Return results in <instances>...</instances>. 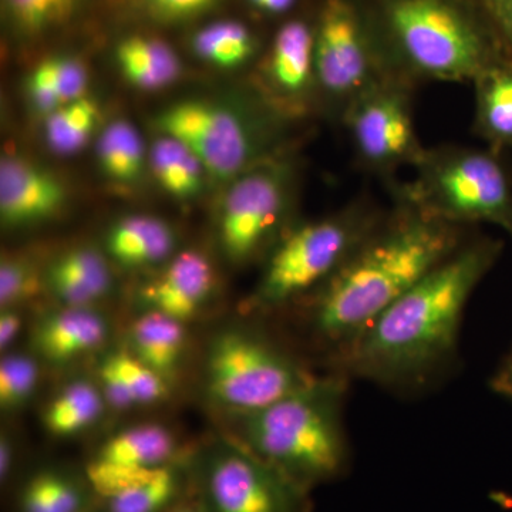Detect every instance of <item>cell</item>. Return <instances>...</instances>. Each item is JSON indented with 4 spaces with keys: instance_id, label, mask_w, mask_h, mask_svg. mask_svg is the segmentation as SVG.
I'll return each mask as SVG.
<instances>
[{
    "instance_id": "5b68a950",
    "label": "cell",
    "mask_w": 512,
    "mask_h": 512,
    "mask_svg": "<svg viewBox=\"0 0 512 512\" xmlns=\"http://www.w3.org/2000/svg\"><path fill=\"white\" fill-rule=\"evenodd\" d=\"M376 227L373 218L348 211L292 229L269 256L249 311L266 315L311 298Z\"/></svg>"
},
{
    "instance_id": "836d02e7",
    "label": "cell",
    "mask_w": 512,
    "mask_h": 512,
    "mask_svg": "<svg viewBox=\"0 0 512 512\" xmlns=\"http://www.w3.org/2000/svg\"><path fill=\"white\" fill-rule=\"evenodd\" d=\"M49 60L63 106L86 97L89 76L84 64L72 56H55Z\"/></svg>"
},
{
    "instance_id": "9c48e42d",
    "label": "cell",
    "mask_w": 512,
    "mask_h": 512,
    "mask_svg": "<svg viewBox=\"0 0 512 512\" xmlns=\"http://www.w3.org/2000/svg\"><path fill=\"white\" fill-rule=\"evenodd\" d=\"M156 127L187 147L217 180H237L261 150V136L248 117L211 101L175 103L158 114Z\"/></svg>"
},
{
    "instance_id": "52a82bcc",
    "label": "cell",
    "mask_w": 512,
    "mask_h": 512,
    "mask_svg": "<svg viewBox=\"0 0 512 512\" xmlns=\"http://www.w3.org/2000/svg\"><path fill=\"white\" fill-rule=\"evenodd\" d=\"M389 22L419 72L444 80H477L495 60L476 25L447 0H394Z\"/></svg>"
},
{
    "instance_id": "e575fe53",
    "label": "cell",
    "mask_w": 512,
    "mask_h": 512,
    "mask_svg": "<svg viewBox=\"0 0 512 512\" xmlns=\"http://www.w3.org/2000/svg\"><path fill=\"white\" fill-rule=\"evenodd\" d=\"M28 90L33 107L43 116H50L63 107L49 59L37 64L35 70L30 73Z\"/></svg>"
},
{
    "instance_id": "7a4b0ae2",
    "label": "cell",
    "mask_w": 512,
    "mask_h": 512,
    "mask_svg": "<svg viewBox=\"0 0 512 512\" xmlns=\"http://www.w3.org/2000/svg\"><path fill=\"white\" fill-rule=\"evenodd\" d=\"M461 227L419 208L377 224L348 262L302 302L303 326L325 372L373 322L461 245Z\"/></svg>"
},
{
    "instance_id": "ffe728a7",
    "label": "cell",
    "mask_w": 512,
    "mask_h": 512,
    "mask_svg": "<svg viewBox=\"0 0 512 512\" xmlns=\"http://www.w3.org/2000/svg\"><path fill=\"white\" fill-rule=\"evenodd\" d=\"M177 235L167 222L148 215H131L107 232L111 259L126 268H148L173 258Z\"/></svg>"
},
{
    "instance_id": "44dd1931",
    "label": "cell",
    "mask_w": 512,
    "mask_h": 512,
    "mask_svg": "<svg viewBox=\"0 0 512 512\" xmlns=\"http://www.w3.org/2000/svg\"><path fill=\"white\" fill-rule=\"evenodd\" d=\"M185 323L158 312H141L128 330V349L168 383L183 365Z\"/></svg>"
},
{
    "instance_id": "b9f144b4",
    "label": "cell",
    "mask_w": 512,
    "mask_h": 512,
    "mask_svg": "<svg viewBox=\"0 0 512 512\" xmlns=\"http://www.w3.org/2000/svg\"><path fill=\"white\" fill-rule=\"evenodd\" d=\"M295 0H265L264 10L272 13H282L293 5Z\"/></svg>"
},
{
    "instance_id": "8992f818",
    "label": "cell",
    "mask_w": 512,
    "mask_h": 512,
    "mask_svg": "<svg viewBox=\"0 0 512 512\" xmlns=\"http://www.w3.org/2000/svg\"><path fill=\"white\" fill-rule=\"evenodd\" d=\"M414 207L450 224H493L512 238V184L497 156L461 150L424 158Z\"/></svg>"
},
{
    "instance_id": "4dcf8cb0",
    "label": "cell",
    "mask_w": 512,
    "mask_h": 512,
    "mask_svg": "<svg viewBox=\"0 0 512 512\" xmlns=\"http://www.w3.org/2000/svg\"><path fill=\"white\" fill-rule=\"evenodd\" d=\"M40 380L36 357L26 353H8L0 360V409L18 412L32 400Z\"/></svg>"
},
{
    "instance_id": "60d3db41",
    "label": "cell",
    "mask_w": 512,
    "mask_h": 512,
    "mask_svg": "<svg viewBox=\"0 0 512 512\" xmlns=\"http://www.w3.org/2000/svg\"><path fill=\"white\" fill-rule=\"evenodd\" d=\"M168 512H205V510L200 498H190V500L184 498Z\"/></svg>"
},
{
    "instance_id": "ee69618b",
    "label": "cell",
    "mask_w": 512,
    "mask_h": 512,
    "mask_svg": "<svg viewBox=\"0 0 512 512\" xmlns=\"http://www.w3.org/2000/svg\"><path fill=\"white\" fill-rule=\"evenodd\" d=\"M249 2H251L252 5H255L256 8H259V9L264 8L265 0H249Z\"/></svg>"
},
{
    "instance_id": "30bf717a",
    "label": "cell",
    "mask_w": 512,
    "mask_h": 512,
    "mask_svg": "<svg viewBox=\"0 0 512 512\" xmlns=\"http://www.w3.org/2000/svg\"><path fill=\"white\" fill-rule=\"evenodd\" d=\"M284 165H259L239 175L222 202L218 235L232 264L254 258L281 227L288 200Z\"/></svg>"
},
{
    "instance_id": "1f68e13d",
    "label": "cell",
    "mask_w": 512,
    "mask_h": 512,
    "mask_svg": "<svg viewBox=\"0 0 512 512\" xmlns=\"http://www.w3.org/2000/svg\"><path fill=\"white\" fill-rule=\"evenodd\" d=\"M10 19L28 35L62 25L73 15L77 0H3Z\"/></svg>"
},
{
    "instance_id": "ac0fdd59",
    "label": "cell",
    "mask_w": 512,
    "mask_h": 512,
    "mask_svg": "<svg viewBox=\"0 0 512 512\" xmlns=\"http://www.w3.org/2000/svg\"><path fill=\"white\" fill-rule=\"evenodd\" d=\"M43 282L62 306L94 308L113 288L106 258L89 247L63 252L47 266Z\"/></svg>"
},
{
    "instance_id": "484cf974",
    "label": "cell",
    "mask_w": 512,
    "mask_h": 512,
    "mask_svg": "<svg viewBox=\"0 0 512 512\" xmlns=\"http://www.w3.org/2000/svg\"><path fill=\"white\" fill-rule=\"evenodd\" d=\"M148 164L160 187L177 200H191L204 187L207 171L200 160L174 138H158L148 153Z\"/></svg>"
},
{
    "instance_id": "7402d4cb",
    "label": "cell",
    "mask_w": 512,
    "mask_h": 512,
    "mask_svg": "<svg viewBox=\"0 0 512 512\" xmlns=\"http://www.w3.org/2000/svg\"><path fill=\"white\" fill-rule=\"evenodd\" d=\"M93 487L62 467H45L26 478L18 494L19 512H84L94 504Z\"/></svg>"
},
{
    "instance_id": "4316f807",
    "label": "cell",
    "mask_w": 512,
    "mask_h": 512,
    "mask_svg": "<svg viewBox=\"0 0 512 512\" xmlns=\"http://www.w3.org/2000/svg\"><path fill=\"white\" fill-rule=\"evenodd\" d=\"M478 124L497 146H512V64L495 62L476 80Z\"/></svg>"
},
{
    "instance_id": "7c38bea8",
    "label": "cell",
    "mask_w": 512,
    "mask_h": 512,
    "mask_svg": "<svg viewBox=\"0 0 512 512\" xmlns=\"http://www.w3.org/2000/svg\"><path fill=\"white\" fill-rule=\"evenodd\" d=\"M360 154L375 164H390L416 150L413 123L406 103L392 90H367L350 117Z\"/></svg>"
},
{
    "instance_id": "4fadbf2b",
    "label": "cell",
    "mask_w": 512,
    "mask_h": 512,
    "mask_svg": "<svg viewBox=\"0 0 512 512\" xmlns=\"http://www.w3.org/2000/svg\"><path fill=\"white\" fill-rule=\"evenodd\" d=\"M177 461L180 446L173 431L156 423L137 424L101 444L87 463L86 477L96 491L114 478L156 470Z\"/></svg>"
},
{
    "instance_id": "6da1fadb",
    "label": "cell",
    "mask_w": 512,
    "mask_h": 512,
    "mask_svg": "<svg viewBox=\"0 0 512 512\" xmlns=\"http://www.w3.org/2000/svg\"><path fill=\"white\" fill-rule=\"evenodd\" d=\"M501 252L497 239L461 245L386 309L328 372L400 396L439 386L457 366L468 302Z\"/></svg>"
},
{
    "instance_id": "ab89813d",
    "label": "cell",
    "mask_w": 512,
    "mask_h": 512,
    "mask_svg": "<svg viewBox=\"0 0 512 512\" xmlns=\"http://www.w3.org/2000/svg\"><path fill=\"white\" fill-rule=\"evenodd\" d=\"M491 10H493L498 25L503 29L504 35L507 36L508 42L512 46V0Z\"/></svg>"
},
{
    "instance_id": "d4e9b609",
    "label": "cell",
    "mask_w": 512,
    "mask_h": 512,
    "mask_svg": "<svg viewBox=\"0 0 512 512\" xmlns=\"http://www.w3.org/2000/svg\"><path fill=\"white\" fill-rule=\"evenodd\" d=\"M107 406L99 383L90 379L72 380L47 404L43 424L53 436L66 439L94 426Z\"/></svg>"
},
{
    "instance_id": "83f0119b",
    "label": "cell",
    "mask_w": 512,
    "mask_h": 512,
    "mask_svg": "<svg viewBox=\"0 0 512 512\" xmlns=\"http://www.w3.org/2000/svg\"><path fill=\"white\" fill-rule=\"evenodd\" d=\"M97 158L101 171L120 184L136 183L148 161L143 138L124 120L113 121L101 131Z\"/></svg>"
},
{
    "instance_id": "d6a6232c",
    "label": "cell",
    "mask_w": 512,
    "mask_h": 512,
    "mask_svg": "<svg viewBox=\"0 0 512 512\" xmlns=\"http://www.w3.org/2000/svg\"><path fill=\"white\" fill-rule=\"evenodd\" d=\"M40 286V274L29 258L6 256L0 262V306L18 308Z\"/></svg>"
},
{
    "instance_id": "d590c367",
    "label": "cell",
    "mask_w": 512,
    "mask_h": 512,
    "mask_svg": "<svg viewBox=\"0 0 512 512\" xmlns=\"http://www.w3.org/2000/svg\"><path fill=\"white\" fill-rule=\"evenodd\" d=\"M140 2L154 20L177 23L201 15L217 0H140Z\"/></svg>"
},
{
    "instance_id": "9a60e30c",
    "label": "cell",
    "mask_w": 512,
    "mask_h": 512,
    "mask_svg": "<svg viewBox=\"0 0 512 512\" xmlns=\"http://www.w3.org/2000/svg\"><path fill=\"white\" fill-rule=\"evenodd\" d=\"M215 272L207 256L184 251L173 256L160 275L143 286L138 303L143 312H158L187 323L211 299Z\"/></svg>"
},
{
    "instance_id": "f6af8a7d",
    "label": "cell",
    "mask_w": 512,
    "mask_h": 512,
    "mask_svg": "<svg viewBox=\"0 0 512 512\" xmlns=\"http://www.w3.org/2000/svg\"><path fill=\"white\" fill-rule=\"evenodd\" d=\"M84 512H104V511H103V508L100 507V505H99V507H97V505H93L92 508H89V510L84 511Z\"/></svg>"
},
{
    "instance_id": "f1b7e54d",
    "label": "cell",
    "mask_w": 512,
    "mask_h": 512,
    "mask_svg": "<svg viewBox=\"0 0 512 512\" xmlns=\"http://www.w3.org/2000/svg\"><path fill=\"white\" fill-rule=\"evenodd\" d=\"M192 49L212 66L235 69L254 55L255 39L247 26L227 20L198 30L192 37Z\"/></svg>"
},
{
    "instance_id": "cb8c5ba5",
    "label": "cell",
    "mask_w": 512,
    "mask_h": 512,
    "mask_svg": "<svg viewBox=\"0 0 512 512\" xmlns=\"http://www.w3.org/2000/svg\"><path fill=\"white\" fill-rule=\"evenodd\" d=\"M315 73V33L302 22H289L276 33L269 76L281 92L298 94Z\"/></svg>"
},
{
    "instance_id": "5bb4252c",
    "label": "cell",
    "mask_w": 512,
    "mask_h": 512,
    "mask_svg": "<svg viewBox=\"0 0 512 512\" xmlns=\"http://www.w3.org/2000/svg\"><path fill=\"white\" fill-rule=\"evenodd\" d=\"M66 202L62 181L49 170L20 157L0 163V221L19 229L52 220Z\"/></svg>"
},
{
    "instance_id": "8d00e7d4",
    "label": "cell",
    "mask_w": 512,
    "mask_h": 512,
    "mask_svg": "<svg viewBox=\"0 0 512 512\" xmlns=\"http://www.w3.org/2000/svg\"><path fill=\"white\" fill-rule=\"evenodd\" d=\"M491 392L512 404V348L495 367L488 382Z\"/></svg>"
},
{
    "instance_id": "8fae6325",
    "label": "cell",
    "mask_w": 512,
    "mask_h": 512,
    "mask_svg": "<svg viewBox=\"0 0 512 512\" xmlns=\"http://www.w3.org/2000/svg\"><path fill=\"white\" fill-rule=\"evenodd\" d=\"M315 74L336 96H349L366 87L369 50L355 10L345 0H329L315 33Z\"/></svg>"
},
{
    "instance_id": "7bdbcfd3",
    "label": "cell",
    "mask_w": 512,
    "mask_h": 512,
    "mask_svg": "<svg viewBox=\"0 0 512 512\" xmlns=\"http://www.w3.org/2000/svg\"><path fill=\"white\" fill-rule=\"evenodd\" d=\"M491 9L497 8V6L504 5V3L510 2V0H485Z\"/></svg>"
},
{
    "instance_id": "3957f363",
    "label": "cell",
    "mask_w": 512,
    "mask_h": 512,
    "mask_svg": "<svg viewBox=\"0 0 512 512\" xmlns=\"http://www.w3.org/2000/svg\"><path fill=\"white\" fill-rule=\"evenodd\" d=\"M350 382L325 372L264 409L229 414V437L312 493L349 471L345 403Z\"/></svg>"
},
{
    "instance_id": "f546056e",
    "label": "cell",
    "mask_w": 512,
    "mask_h": 512,
    "mask_svg": "<svg viewBox=\"0 0 512 512\" xmlns=\"http://www.w3.org/2000/svg\"><path fill=\"white\" fill-rule=\"evenodd\" d=\"M100 111L96 101L83 97L46 117L45 136L47 144L56 153H77L86 146L99 124Z\"/></svg>"
},
{
    "instance_id": "d6986e66",
    "label": "cell",
    "mask_w": 512,
    "mask_h": 512,
    "mask_svg": "<svg viewBox=\"0 0 512 512\" xmlns=\"http://www.w3.org/2000/svg\"><path fill=\"white\" fill-rule=\"evenodd\" d=\"M97 383L107 404L116 410H131L163 402L170 394V383L144 365L130 350H117L103 357Z\"/></svg>"
},
{
    "instance_id": "f35d334b",
    "label": "cell",
    "mask_w": 512,
    "mask_h": 512,
    "mask_svg": "<svg viewBox=\"0 0 512 512\" xmlns=\"http://www.w3.org/2000/svg\"><path fill=\"white\" fill-rule=\"evenodd\" d=\"M13 464H15V448H13L10 437L3 433L2 439H0V481H2V485L9 483L13 473Z\"/></svg>"
},
{
    "instance_id": "e0dca14e",
    "label": "cell",
    "mask_w": 512,
    "mask_h": 512,
    "mask_svg": "<svg viewBox=\"0 0 512 512\" xmlns=\"http://www.w3.org/2000/svg\"><path fill=\"white\" fill-rule=\"evenodd\" d=\"M188 466H170L114 478L94 493L104 512H168L184 500Z\"/></svg>"
},
{
    "instance_id": "74e56055",
    "label": "cell",
    "mask_w": 512,
    "mask_h": 512,
    "mask_svg": "<svg viewBox=\"0 0 512 512\" xmlns=\"http://www.w3.org/2000/svg\"><path fill=\"white\" fill-rule=\"evenodd\" d=\"M23 328V316L18 308H5L0 313V349L8 350Z\"/></svg>"
},
{
    "instance_id": "2e32d148",
    "label": "cell",
    "mask_w": 512,
    "mask_h": 512,
    "mask_svg": "<svg viewBox=\"0 0 512 512\" xmlns=\"http://www.w3.org/2000/svg\"><path fill=\"white\" fill-rule=\"evenodd\" d=\"M110 333L109 320L96 309L60 305L37 320L32 342L47 362L66 365L103 348Z\"/></svg>"
},
{
    "instance_id": "277c9868",
    "label": "cell",
    "mask_w": 512,
    "mask_h": 512,
    "mask_svg": "<svg viewBox=\"0 0 512 512\" xmlns=\"http://www.w3.org/2000/svg\"><path fill=\"white\" fill-rule=\"evenodd\" d=\"M320 375L261 329L229 326L208 346L204 387L208 400L229 416L264 409L305 389Z\"/></svg>"
},
{
    "instance_id": "603a6c76",
    "label": "cell",
    "mask_w": 512,
    "mask_h": 512,
    "mask_svg": "<svg viewBox=\"0 0 512 512\" xmlns=\"http://www.w3.org/2000/svg\"><path fill=\"white\" fill-rule=\"evenodd\" d=\"M116 60L124 79L147 92L170 86L183 69L177 53L156 37H126L116 47Z\"/></svg>"
},
{
    "instance_id": "ba28073f",
    "label": "cell",
    "mask_w": 512,
    "mask_h": 512,
    "mask_svg": "<svg viewBox=\"0 0 512 512\" xmlns=\"http://www.w3.org/2000/svg\"><path fill=\"white\" fill-rule=\"evenodd\" d=\"M205 512H312L311 491L232 437L214 443L194 466Z\"/></svg>"
}]
</instances>
